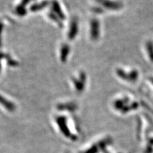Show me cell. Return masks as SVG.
<instances>
[{
	"label": "cell",
	"mask_w": 153,
	"mask_h": 153,
	"mask_svg": "<svg viewBox=\"0 0 153 153\" xmlns=\"http://www.w3.org/2000/svg\"><path fill=\"white\" fill-rule=\"evenodd\" d=\"M79 32V24L77 19H74L70 22L68 37L70 40H74Z\"/></svg>",
	"instance_id": "cell-3"
},
{
	"label": "cell",
	"mask_w": 153,
	"mask_h": 153,
	"mask_svg": "<svg viewBox=\"0 0 153 153\" xmlns=\"http://www.w3.org/2000/svg\"><path fill=\"white\" fill-rule=\"evenodd\" d=\"M98 1L101 3L103 7L107 9L111 10H118L121 8V4L118 2L111 1L108 0H98Z\"/></svg>",
	"instance_id": "cell-4"
},
{
	"label": "cell",
	"mask_w": 153,
	"mask_h": 153,
	"mask_svg": "<svg viewBox=\"0 0 153 153\" xmlns=\"http://www.w3.org/2000/svg\"><path fill=\"white\" fill-rule=\"evenodd\" d=\"M90 37L91 40H98L100 35V24L97 19H93L90 22Z\"/></svg>",
	"instance_id": "cell-1"
},
{
	"label": "cell",
	"mask_w": 153,
	"mask_h": 153,
	"mask_svg": "<svg viewBox=\"0 0 153 153\" xmlns=\"http://www.w3.org/2000/svg\"><path fill=\"white\" fill-rule=\"evenodd\" d=\"M52 10L56 14V16L61 19H65V16L64 13L62 12V10L60 7L59 4L57 1H54L52 2Z\"/></svg>",
	"instance_id": "cell-7"
},
{
	"label": "cell",
	"mask_w": 153,
	"mask_h": 153,
	"mask_svg": "<svg viewBox=\"0 0 153 153\" xmlns=\"http://www.w3.org/2000/svg\"><path fill=\"white\" fill-rule=\"evenodd\" d=\"M70 53V47L68 44H63L61 47L60 58L62 62L65 63Z\"/></svg>",
	"instance_id": "cell-5"
},
{
	"label": "cell",
	"mask_w": 153,
	"mask_h": 153,
	"mask_svg": "<svg viewBox=\"0 0 153 153\" xmlns=\"http://www.w3.org/2000/svg\"><path fill=\"white\" fill-rule=\"evenodd\" d=\"M146 51L147 55L149 57L150 61L153 63V42L151 41H148L146 45Z\"/></svg>",
	"instance_id": "cell-10"
},
{
	"label": "cell",
	"mask_w": 153,
	"mask_h": 153,
	"mask_svg": "<svg viewBox=\"0 0 153 153\" xmlns=\"http://www.w3.org/2000/svg\"><path fill=\"white\" fill-rule=\"evenodd\" d=\"M16 12L20 16H23L26 13L25 9V7H23L21 4H19V6H18L16 8Z\"/></svg>",
	"instance_id": "cell-11"
},
{
	"label": "cell",
	"mask_w": 153,
	"mask_h": 153,
	"mask_svg": "<svg viewBox=\"0 0 153 153\" xmlns=\"http://www.w3.org/2000/svg\"><path fill=\"white\" fill-rule=\"evenodd\" d=\"M3 25L1 22H0V47L1 45V33H2V30H3Z\"/></svg>",
	"instance_id": "cell-13"
},
{
	"label": "cell",
	"mask_w": 153,
	"mask_h": 153,
	"mask_svg": "<svg viewBox=\"0 0 153 153\" xmlns=\"http://www.w3.org/2000/svg\"><path fill=\"white\" fill-rule=\"evenodd\" d=\"M0 103L8 111H13L16 109L15 105L7 99L4 98L1 95H0Z\"/></svg>",
	"instance_id": "cell-6"
},
{
	"label": "cell",
	"mask_w": 153,
	"mask_h": 153,
	"mask_svg": "<svg viewBox=\"0 0 153 153\" xmlns=\"http://www.w3.org/2000/svg\"><path fill=\"white\" fill-rule=\"evenodd\" d=\"M0 58H1V57H0ZM0 68H1V66H0Z\"/></svg>",
	"instance_id": "cell-14"
},
{
	"label": "cell",
	"mask_w": 153,
	"mask_h": 153,
	"mask_svg": "<svg viewBox=\"0 0 153 153\" xmlns=\"http://www.w3.org/2000/svg\"><path fill=\"white\" fill-rule=\"evenodd\" d=\"M33 1V0H22L21 3V5L23 6V7H25L27 4H28L30 1Z\"/></svg>",
	"instance_id": "cell-12"
},
{
	"label": "cell",
	"mask_w": 153,
	"mask_h": 153,
	"mask_svg": "<svg viewBox=\"0 0 153 153\" xmlns=\"http://www.w3.org/2000/svg\"><path fill=\"white\" fill-rule=\"evenodd\" d=\"M57 122L61 130L63 132L65 135H68V130L66 128V120L65 117H58L57 118Z\"/></svg>",
	"instance_id": "cell-8"
},
{
	"label": "cell",
	"mask_w": 153,
	"mask_h": 153,
	"mask_svg": "<svg viewBox=\"0 0 153 153\" xmlns=\"http://www.w3.org/2000/svg\"><path fill=\"white\" fill-rule=\"evenodd\" d=\"M79 78L73 79V83L74 84L76 90L78 91H82L85 88V81H86V76L84 72H81L79 75Z\"/></svg>",
	"instance_id": "cell-2"
},
{
	"label": "cell",
	"mask_w": 153,
	"mask_h": 153,
	"mask_svg": "<svg viewBox=\"0 0 153 153\" xmlns=\"http://www.w3.org/2000/svg\"><path fill=\"white\" fill-rule=\"evenodd\" d=\"M47 4H48V2L46 1H44L41 3L34 4L31 7L30 9L32 12H38V11L41 10H42L43 8H44L45 7L47 6Z\"/></svg>",
	"instance_id": "cell-9"
}]
</instances>
